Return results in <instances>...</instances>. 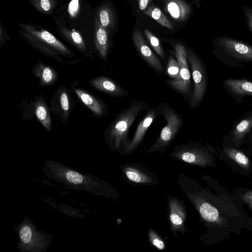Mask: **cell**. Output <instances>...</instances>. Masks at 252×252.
<instances>
[{
  "mask_svg": "<svg viewBox=\"0 0 252 252\" xmlns=\"http://www.w3.org/2000/svg\"><path fill=\"white\" fill-rule=\"evenodd\" d=\"M144 32L148 41L153 49L161 59H164L165 58V53L161 46L159 39L149 30H145Z\"/></svg>",
  "mask_w": 252,
  "mask_h": 252,
  "instance_id": "obj_23",
  "label": "cell"
},
{
  "mask_svg": "<svg viewBox=\"0 0 252 252\" xmlns=\"http://www.w3.org/2000/svg\"><path fill=\"white\" fill-rule=\"evenodd\" d=\"M167 210L169 227L175 236L179 233L184 234L189 231L185 225L188 215L184 201L176 196H169Z\"/></svg>",
  "mask_w": 252,
  "mask_h": 252,
  "instance_id": "obj_10",
  "label": "cell"
},
{
  "mask_svg": "<svg viewBox=\"0 0 252 252\" xmlns=\"http://www.w3.org/2000/svg\"><path fill=\"white\" fill-rule=\"evenodd\" d=\"M101 25L105 28L111 27L113 23V15L112 11L107 7L102 8L99 13Z\"/></svg>",
  "mask_w": 252,
  "mask_h": 252,
  "instance_id": "obj_26",
  "label": "cell"
},
{
  "mask_svg": "<svg viewBox=\"0 0 252 252\" xmlns=\"http://www.w3.org/2000/svg\"><path fill=\"white\" fill-rule=\"evenodd\" d=\"M151 0H138L139 8L141 10H145Z\"/></svg>",
  "mask_w": 252,
  "mask_h": 252,
  "instance_id": "obj_34",
  "label": "cell"
},
{
  "mask_svg": "<svg viewBox=\"0 0 252 252\" xmlns=\"http://www.w3.org/2000/svg\"><path fill=\"white\" fill-rule=\"evenodd\" d=\"M79 7L78 0H72L69 5V12L72 16H74Z\"/></svg>",
  "mask_w": 252,
  "mask_h": 252,
  "instance_id": "obj_31",
  "label": "cell"
},
{
  "mask_svg": "<svg viewBox=\"0 0 252 252\" xmlns=\"http://www.w3.org/2000/svg\"><path fill=\"white\" fill-rule=\"evenodd\" d=\"M215 152L212 145L197 141L175 146L169 156L177 160L192 165L207 167L214 165Z\"/></svg>",
  "mask_w": 252,
  "mask_h": 252,
  "instance_id": "obj_4",
  "label": "cell"
},
{
  "mask_svg": "<svg viewBox=\"0 0 252 252\" xmlns=\"http://www.w3.org/2000/svg\"><path fill=\"white\" fill-rule=\"evenodd\" d=\"M96 48L98 55L102 60H105L108 54L109 40L108 33L105 28L99 26L96 32Z\"/></svg>",
  "mask_w": 252,
  "mask_h": 252,
  "instance_id": "obj_21",
  "label": "cell"
},
{
  "mask_svg": "<svg viewBox=\"0 0 252 252\" xmlns=\"http://www.w3.org/2000/svg\"><path fill=\"white\" fill-rule=\"evenodd\" d=\"M222 85L224 91L238 104L243 103L246 96H252V81L247 78H227Z\"/></svg>",
  "mask_w": 252,
  "mask_h": 252,
  "instance_id": "obj_14",
  "label": "cell"
},
{
  "mask_svg": "<svg viewBox=\"0 0 252 252\" xmlns=\"http://www.w3.org/2000/svg\"><path fill=\"white\" fill-rule=\"evenodd\" d=\"M166 71L168 76L171 79L176 80L178 78L180 72V65L176 58L172 56L169 57L166 66Z\"/></svg>",
  "mask_w": 252,
  "mask_h": 252,
  "instance_id": "obj_24",
  "label": "cell"
},
{
  "mask_svg": "<svg viewBox=\"0 0 252 252\" xmlns=\"http://www.w3.org/2000/svg\"><path fill=\"white\" fill-rule=\"evenodd\" d=\"M91 86L111 97H122L128 95V92L115 81L104 76L94 77L89 81Z\"/></svg>",
  "mask_w": 252,
  "mask_h": 252,
  "instance_id": "obj_16",
  "label": "cell"
},
{
  "mask_svg": "<svg viewBox=\"0 0 252 252\" xmlns=\"http://www.w3.org/2000/svg\"><path fill=\"white\" fill-rule=\"evenodd\" d=\"M20 235L22 241L24 243H29L32 237L31 228L28 226H24L20 230Z\"/></svg>",
  "mask_w": 252,
  "mask_h": 252,
  "instance_id": "obj_29",
  "label": "cell"
},
{
  "mask_svg": "<svg viewBox=\"0 0 252 252\" xmlns=\"http://www.w3.org/2000/svg\"><path fill=\"white\" fill-rule=\"evenodd\" d=\"M66 178L70 182L74 184H80L83 181V176L79 173L73 171H69L66 174Z\"/></svg>",
  "mask_w": 252,
  "mask_h": 252,
  "instance_id": "obj_28",
  "label": "cell"
},
{
  "mask_svg": "<svg viewBox=\"0 0 252 252\" xmlns=\"http://www.w3.org/2000/svg\"><path fill=\"white\" fill-rule=\"evenodd\" d=\"M247 144L250 149H252V127L246 134L242 144Z\"/></svg>",
  "mask_w": 252,
  "mask_h": 252,
  "instance_id": "obj_32",
  "label": "cell"
},
{
  "mask_svg": "<svg viewBox=\"0 0 252 252\" xmlns=\"http://www.w3.org/2000/svg\"><path fill=\"white\" fill-rule=\"evenodd\" d=\"M187 54L193 82L189 106L194 109L200 105L205 95L208 83V74L205 64L199 56L190 49H187Z\"/></svg>",
  "mask_w": 252,
  "mask_h": 252,
  "instance_id": "obj_6",
  "label": "cell"
},
{
  "mask_svg": "<svg viewBox=\"0 0 252 252\" xmlns=\"http://www.w3.org/2000/svg\"><path fill=\"white\" fill-rule=\"evenodd\" d=\"M149 104L145 101H130L128 106L117 114L104 132L106 142L113 151L123 154L130 141L128 131L139 115L148 109Z\"/></svg>",
  "mask_w": 252,
  "mask_h": 252,
  "instance_id": "obj_1",
  "label": "cell"
},
{
  "mask_svg": "<svg viewBox=\"0 0 252 252\" xmlns=\"http://www.w3.org/2000/svg\"><path fill=\"white\" fill-rule=\"evenodd\" d=\"M148 237L151 244L160 251L164 250L166 245L162 237L154 229L150 228L148 231Z\"/></svg>",
  "mask_w": 252,
  "mask_h": 252,
  "instance_id": "obj_25",
  "label": "cell"
},
{
  "mask_svg": "<svg viewBox=\"0 0 252 252\" xmlns=\"http://www.w3.org/2000/svg\"><path fill=\"white\" fill-rule=\"evenodd\" d=\"M240 197L252 209V191H245L240 195Z\"/></svg>",
  "mask_w": 252,
  "mask_h": 252,
  "instance_id": "obj_30",
  "label": "cell"
},
{
  "mask_svg": "<svg viewBox=\"0 0 252 252\" xmlns=\"http://www.w3.org/2000/svg\"><path fill=\"white\" fill-rule=\"evenodd\" d=\"M222 152L225 157L241 168L248 170L251 167V162L249 158L233 145V146H223Z\"/></svg>",
  "mask_w": 252,
  "mask_h": 252,
  "instance_id": "obj_20",
  "label": "cell"
},
{
  "mask_svg": "<svg viewBox=\"0 0 252 252\" xmlns=\"http://www.w3.org/2000/svg\"><path fill=\"white\" fill-rule=\"evenodd\" d=\"M175 57L180 65L179 76L177 79L165 80V83L174 92L185 96H191V74L188 64L187 49L181 43L174 45Z\"/></svg>",
  "mask_w": 252,
  "mask_h": 252,
  "instance_id": "obj_7",
  "label": "cell"
},
{
  "mask_svg": "<svg viewBox=\"0 0 252 252\" xmlns=\"http://www.w3.org/2000/svg\"><path fill=\"white\" fill-rule=\"evenodd\" d=\"M158 105L166 124L153 145L146 150L147 154L164 153L183 125L182 116L168 103L161 102Z\"/></svg>",
  "mask_w": 252,
  "mask_h": 252,
  "instance_id": "obj_5",
  "label": "cell"
},
{
  "mask_svg": "<svg viewBox=\"0 0 252 252\" xmlns=\"http://www.w3.org/2000/svg\"><path fill=\"white\" fill-rule=\"evenodd\" d=\"M212 53L229 68L241 67L244 63H252V45L225 35L213 40Z\"/></svg>",
  "mask_w": 252,
  "mask_h": 252,
  "instance_id": "obj_2",
  "label": "cell"
},
{
  "mask_svg": "<svg viewBox=\"0 0 252 252\" xmlns=\"http://www.w3.org/2000/svg\"><path fill=\"white\" fill-rule=\"evenodd\" d=\"M197 1H199L200 0H195Z\"/></svg>",
  "mask_w": 252,
  "mask_h": 252,
  "instance_id": "obj_35",
  "label": "cell"
},
{
  "mask_svg": "<svg viewBox=\"0 0 252 252\" xmlns=\"http://www.w3.org/2000/svg\"><path fill=\"white\" fill-rule=\"evenodd\" d=\"M160 116L159 105L153 106L148 109L146 114L139 123L132 138L125 148L123 154L127 155L134 152L142 142L145 135L153 121Z\"/></svg>",
  "mask_w": 252,
  "mask_h": 252,
  "instance_id": "obj_12",
  "label": "cell"
},
{
  "mask_svg": "<svg viewBox=\"0 0 252 252\" xmlns=\"http://www.w3.org/2000/svg\"><path fill=\"white\" fill-rule=\"evenodd\" d=\"M143 13L154 19L162 26L170 30L173 29V26L171 22L158 8L150 6L144 10Z\"/></svg>",
  "mask_w": 252,
  "mask_h": 252,
  "instance_id": "obj_22",
  "label": "cell"
},
{
  "mask_svg": "<svg viewBox=\"0 0 252 252\" xmlns=\"http://www.w3.org/2000/svg\"><path fill=\"white\" fill-rule=\"evenodd\" d=\"M121 169L124 177L137 185H157L158 179L145 166L137 163L122 164Z\"/></svg>",
  "mask_w": 252,
  "mask_h": 252,
  "instance_id": "obj_11",
  "label": "cell"
},
{
  "mask_svg": "<svg viewBox=\"0 0 252 252\" xmlns=\"http://www.w3.org/2000/svg\"><path fill=\"white\" fill-rule=\"evenodd\" d=\"M246 25L252 33V8L246 5H242Z\"/></svg>",
  "mask_w": 252,
  "mask_h": 252,
  "instance_id": "obj_27",
  "label": "cell"
},
{
  "mask_svg": "<svg viewBox=\"0 0 252 252\" xmlns=\"http://www.w3.org/2000/svg\"><path fill=\"white\" fill-rule=\"evenodd\" d=\"M132 40L140 55L154 70L159 73L163 72V68L159 60L148 45L141 32L135 30L132 33Z\"/></svg>",
  "mask_w": 252,
  "mask_h": 252,
  "instance_id": "obj_15",
  "label": "cell"
},
{
  "mask_svg": "<svg viewBox=\"0 0 252 252\" xmlns=\"http://www.w3.org/2000/svg\"><path fill=\"white\" fill-rule=\"evenodd\" d=\"M50 113L44 97L39 95L25 105L22 116L23 119L28 121L35 118L46 131L50 132L53 127Z\"/></svg>",
  "mask_w": 252,
  "mask_h": 252,
  "instance_id": "obj_9",
  "label": "cell"
},
{
  "mask_svg": "<svg viewBox=\"0 0 252 252\" xmlns=\"http://www.w3.org/2000/svg\"><path fill=\"white\" fill-rule=\"evenodd\" d=\"M49 110L62 124H66L70 114L75 107L71 90L60 86L50 98Z\"/></svg>",
  "mask_w": 252,
  "mask_h": 252,
  "instance_id": "obj_8",
  "label": "cell"
},
{
  "mask_svg": "<svg viewBox=\"0 0 252 252\" xmlns=\"http://www.w3.org/2000/svg\"><path fill=\"white\" fill-rule=\"evenodd\" d=\"M32 73L38 79L40 86L47 87L54 85L58 80L59 74L53 66L39 61L32 67Z\"/></svg>",
  "mask_w": 252,
  "mask_h": 252,
  "instance_id": "obj_18",
  "label": "cell"
},
{
  "mask_svg": "<svg viewBox=\"0 0 252 252\" xmlns=\"http://www.w3.org/2000/svg\"><path fill=\"white\" fill-rule=\"evenodd\" d=\"M32 35L27 36L31 45L43 54L55 61L63 63L74 64L80 60L68 61L64 59H72L75 54L58 40L53 34L45 30L35 31Z\"/></svg>",
  "mask_w": 252,
  "mask_h": 252,
  "instance_id": "obj_3",
  "label": "cell"
},
{
  "mask_svg": "<svg viewBox=\"0 0 252 252\" xmlns=\"http://www.w3.org/2000/svg\"><path fill=\"white\" fill-rule=\"evenodd\" d=\"M40 4L42 9L48 11L51 8L50 2L49 0H40Z\"/></svg>",
  "mask_w": 252,
  "mask_h": 252,
  "instance_id": "obj_33",
  "label": "cell"
},
{
  "mask_svg": "<svg viewBox=\"0 0 252 252\" xmlns=\"http://www.w3.org/2000/svg\"><path fill=\"white\" fill-rule=\"evenodd\" d=\"M166 11L175 20L184 22L189 16L191 9L183 0H165Z\"/></svg>",
  "mask_w": 252,
  "mask_h": 252,
  "instance_id": "obj_19",
  "label": "cell"
},
{
  "mask_svg": "<svg viewBox=\"0 0 252 252\" xmlns=\"http://www.w3.org/2000/svg\"><path fill=\"white\" fill-rule=\"evenodd\" d=\"M252 127V111L245 114L237 119L228 137L232 144L238 147L243 143L246 134Z\"/></svg>",
  "mask_w": 252,
  "mask_h": 252,
  "instance_id": "obj_17",
  "label": "cell"
},
{
  "mask_svg": "<svg viewBox=\"0 0 252 252\" xmlns=\"http://www.w3.org/2000/svg\"><path fill=\"white\" fill-rule=\"evenodd\" d=\"M76 81L71 86V90L80 101L88 108L96 118L106 116L109 111L107 104L101 99L84 89L77 87Z\"/></svg>",
  "mask_w": 252,
  "mask_h": 252,
  "instance_id": "obj_13",
  "label": "cell"
}]
</instances>
